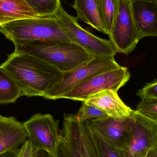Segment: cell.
Returning <instances> with one entry per match:
<instances>
[{
    "mask_svg": "<svg viewBox=\"0 0 157 157\" xmlns=\"http://www.w3.org/2000/svg\"><path fill=\"white\" fill-rule=\"evenodd\" d=\"M136 95L140 97L141 99H157V78L147 83L142 89L137 91Z\"/></svg>",
    "mask_w": 157,
    "mask_h": 157,
    "instance_id": "obj_23",
    "label": "cell"
},
{
    "mask_svg": "<svg viewBox=\"0 0 157 157\" xmlns=\"http://www.w3.org/2000/svg\"><path fill=\"white\" fill-rule=\"evenodd\" d=\"M98 2L102 22L109 36L119 14L121 0H98Z\"/></svg>",
    "mask_w": 157,
    "mask_h": 157,
    "instance_id": "obj_18",
    "label": "cell"
},
{
    "mask_svg": "<svg viewBox=\"0 0 157 157\" xmlns=\"http://www.w3.org/2000/svg\"><path fill=\"white\" fill-rule=\"evenodd\" d=\"M145 157H157V148L156 147L151 148Z\"/></svg>",
    "mask_w": 157,
    "mask_h": 157,
    "instance_id": "obj_27",
    "label": "cell"
},
{
    "mask_svg": "<svg viewBox=\"0 0 157 157\" xmlns=\"http://www.w3.org/2000/svg\"><path fill=\"white\" fill-rule=\"evenodd\" d=\"M72 6L76 11L77 19L108 35L101 18L98 0H74Z\"/></svg>",
    "mask_w": 157,
    "mask_h": 157,
    "instance_id": "obj_15",
    "label": "cell"
},
{
    "mask_svg": "<svg viewBox=\"0 0 157 157\" xmlns=\"http://www.w3.org/2000/svg\"><path fill=\"white\" fill-rule=\"evenodd\" d=\"M75 118L78 122L86 121L90 120L107 117L108 115L98 107L91 105L87 101H82V105Z\"/></svg>",
    "mask_w": 157,
    "mask_h": 157,
    "instance_id": "obj_20",
    "label": "cell"
},
{
    "mask_svg": "<svg viewBox=\"0 0 157 157\" xmlns=\"http://www.w3.org/2000/svg\"><path fill=\"white\" fill-rule=\"evenodd\" d=\"M37 13L39 17L57 15L62 7L61 0H25Z\"/></svg>",
    "mask_w": 157,
    "mask_h": 157,
    "instance_id": "obj_19",
    "label": "cell"
},
{
    "mask_svg": "<svg viewBox=\"0 0 157 157\" xmlns=\"http://www.w3.org/2000/svg\"><path fill=\"white\" fill-rule=\"evenodd\" d=\"M131 139L125 151L127 157H145L157 144V122L133 111Z\"/></svg>",
    "mask_w": 157,
    "mask_h": 157,
    "instance_id": "obj_11",
    "label": "cell"
},
{
    "mask_svg": "<svg viewBox=\"0 0 157 157\" xmlns=\"http://www.w3.org/2000/svg\"><path fill=\"white\" fill-rule=\"evenodd\" d=\"M88 123L92 134L105 144L116 149L127 150L132 134V114L124 119L107 116L90 120Z\"/></svg>",
    "mask_w": 157,
    "mask_h": 157,
    "instance_id": "obj_9",
    "label": "cell"
},
{
    "mask_svg": "<svg viewBox=\"0 0 157 157\" xmlns=\"http://www.w3.org/2000/svg\"><path fill=\"white\" fill-rule=\"evenodd\" d=\"M39 152L29 139L19 148L17 157H38Z\"/></svg>",
    "mask_w": 157,
    "mask_h": 157,
    "instance_id": "obj_24",
    "label": "cell"
},
{
    "mask_svg": "<svg viewBox=\"0 0 157 157\" xmlns=\"http://www.w3.org/2000/svg\"><path fill=\"white\" fill-rule=\"evenodd\" d=\"M136 110L145 117L157 122V99H142Z\"/></svg>",
    "mask_w": 157,
    "mask_h": 157,
    "instance_id": "obj_21",
    "label": "cell"
},
{
    "mask_svg": "<svg viewBox=\"0 0 157 157\" xmlns=\"http://www.w3.org/2000/svg\"><path fill=\"white\" fill-rule=\"evenodd\" d=\"M131 75L126 67L121 66L98 75L79 84L62 98L83 101L91 96L106 90L118 92L127 83Z\"/></svg>",
    "mask_w": 157,
    "mask_h": 157,
    "instance_id": "obj_8",
    "label": "cell"
},
{
    "mask_svg": "<svg viewBox=\"0 0 157 157\" xmlns=\"http://www.w3.org/2000/svg\"><path fill=\"white\" fill-rule=\"evenodd\" d=\"M132 1L121 0L119 14L109 35L117 53H131L142 39L134 17Z\"/></svg>",
    "mask_w": 157,
    "mask_h": 157,
    "instance_id": "obj_7",
    "label": "cell"
},
{
    "mask_svg": "<svg viewBox=\"0 0 157 157\" xmlns=\"http://www.w3.org/2000/svg\"><path fill=\"white\" fill-rule=\"evenodd\" d=\"M63 136L68 157H98L88 121L78 122L73 114H65Z\"/></svg>",
    "mask_w": 157,
    "mask_h": 157,
    "instance_id": "obj_6",
    "label": "cell"
},
{
    "mask_svg": "<svg viewBox=\"0 0 157 157\" xmlns=\"http://www.w3.org/2000/svg\"><path fill=\"white\" fill-rule=\"evenodd\" d=\"M0 32L12 42L46 40L72 42L57 15L15 20L0 25Z\"/></svg>",
    "mask_w": 157,
    "mask_h": 157,
    "instance_id": "obj_3",
    "label": "cell"
},
{
    "mask_svg": "<svg viewBox=\"0 0 157 157\" xmlns=\"http://www.w3.org/2000/svg\"><path fill=\"white\" fill-rule=\"evenodd\" d=\"M23 124L34 147L38 152L45 151L51 156L56 157L61 139L58 121L51 114L38 113Z\"/></svg>",
    "mask_w": 157,
    "mask_h": 157,
    "instance_id": "obj_5",
    "label": "cell"
},
{
    "mask_svg": "<svg viewBox=\"0 0 157 157\" xmlns=\"http://www.w3.org/2000/svg\"><path fill=\"white\" fill-rule=\"evenodd\" d=\"M13 43L15 52L38 58L63 73L74 70L94 56L76 43L71 41L17 40Z\"/></svg>",
    "mask_w": 157,
    "mask_h": 157,
    "instance_id": "obj_2",
    "label": "cell"
},
{
    "mask_svg": "<svg viewBox=\"0 0 157 157\" xmlns=\"http://www.w3.org/2000/svg\"><path fill=\"white\" fill-rule=\"evenodd\" d=\"M132 5L141 38L157 37V0H132Z\"/></svg>",
    "mask_w": 157,
    "mask_h": 157,
    "instance_id": "obj_12",
    "label": "cell"
},
{
    "mask_svg": "<svg viewBox=\"0 0 157 157\" xmlns=\"http://www.w3.org/2000/svg\"><path fill=\"white\" fill-rule=\"evenodd\" d=\"M156 147L157 148V145H156Z\"/></svg>",
    "mask_w": 157,
    "mask_h": 157,
    "instance_id": "obj_29",
    "label": "cell"
},
{
    "mask_svg": "<svg viewBox=\"0 0 157 157\" xmlns=\"http://www.w3.org/2000/svg\"><path fill=\"white\" fill-rule=\"evenodd\" d=\"M24 96L10 75L0 67V104L13 103Z\"/></svg>",
    "mask_w": 157,
    "mask_h": 157,
    "instance_id": "obj_17",
    "label": "cell"
},
{
    "mask_svg": "<svg viewBox=\"0 0 157 157\" xmlns=\"http://www.w3.org/2000/svg\"><path fill=\"white\" fill-rule=\"evenodd\" d=\"M61 139L58 146L57 155L55 157H68L66 154V150H65L63 136L61 132Z\"/></svg>",
    "mask_w": 157,
    "mask_h": 157,
    "instance_id": "obj_25",
    "label": "cell"
},
{
    "mask_svg": "<svg viewBox=\"0 0 157 157\" xmlns=\"http://www.w3.org/2000/svg\"><path fill=\"white\" fill-rule=\"evenodd\" d=\"M121 67L114 57L93 56L74 70L63 72L59 82L48 90L43 97L52 100L62 98L65 94L86 80Z\"/></svg>",
    "mask_w": 157,
    "mask_h": 157,
    "instance_id": "obj_4",
    "label": "cell"
},
{
    "mask_svg": "<svg viewBox=\"0 0 157 157\" xmlns=\"http://www.w3.org/2000/svg\"><path fill=\"white\" fill-rule=\"evenodd\" d=\"M93 136L97 148L98 157H127L125 151L113 148L105 144L94 135H93Z\"/></svg>",
    "mask_w": 157,
    "mask_h": 157,
    "instance_id": "obj_22",
    "label": "cell"
},
{
    "mask_svg": "<svg viewBox=\"0 0 157 157\" xmlns=\"http://www.w3.org/2000/svg\"><path fill=\"white\" fill-rule=\"evenodd\" d=\"M73 42L94 56L114 57L117 52L109 40L100 38L86 30L78 24L76 17L63 8L57 14Z\"/></svg>",
    "mask_w": 157,
    "mask_h": 157,
    "instance_id": "obj_10",
    "label": "cell"
},
{
    "mask_svg": "<svg viewBox=\"0 0 157 157\" xmlns=\"http://www.w3.org/2000/svg\"><path fill=\"white\" fill-rule=\"evenodd\" d=\"M38 157H52L47 152L44 151H40L39 152Z\"/></svg>",
    "mask_w": 157,
    "mask_h": 157,
    "instance_id": "obj_28",
    "label": "cell"
},
{
    "mask_svg": "<svg viewBox=\"0 0 157 157\" xmlns=\"http://www.w3.org/2000/svg\"><path fill=\"white\" fill-rule=\"evenodd\" d=\"M0 67L16 83L24 96L43 97L59 81L63 73L31 55L14 52Z\"/></svg>",
    "mask_w": 157,
    "mask_h": 157,
    "instance_id": "obj_1",
    "label": "cell"
},
{
    "mask_svg": "<svg viewBox=\"0 0 157 157\" xmlns=\"http://www.w3.org/2000/svg\"><path fill=\"white\" fill-rule=\"evenodd\" d=\"M38 17L25 0H0V25L18 19Z\"/></svg>",
    "mask_w": 157,
    "mask_h": 157,
    "instance_id": "obj_16",
    "label": "cell"
},
{
    "mask_svg": "<svg viewBox=\"0 0 157 157\" xmlns=\"http://www.w3.org/2000/svg\"><path fill=\"white\" fill-rule=\"evenodd\" d=\"M103 111L108 116L116 119L130 117L133 110L125 105L117 91L106 90L99 92L85 100Z\"/></svg>",
    "mask_w": 157,
    "mask_h": 157,
    "instance_id": "obj_14",
    "label": "cell"
},
{
    "mask_svg": "<svg viewBox=\"0 0 157 157\" xmlns=\"http://www.w3.org/2000/svg\"><path fill=\"white\" fill-rule=\"evenodd\" d=\"M28 139L24 124L14 117L0 115V155L19 149Z\"/></svg>",
    "mask_w": 157,
    "mask_h": 157,
    "instance_id": "obj_13",
    "label": "cell"
},
{
    "mask_svg": "<svg viewBox=\"0 0 157 157\" xmlns=\"http://www.w3.org/2000/svg\"><path fill=\"white\" fill-rule=\"evenodd\" d=\"M19 149L3 153L0 155V157H17Z\"/></svg>",
    "mask_w": 157,
    "mask_h": 157,
    "instance_id": "obj_26",
    "label": "cell"
}]
</instances>
